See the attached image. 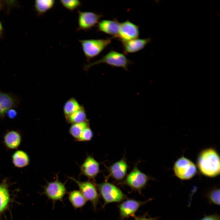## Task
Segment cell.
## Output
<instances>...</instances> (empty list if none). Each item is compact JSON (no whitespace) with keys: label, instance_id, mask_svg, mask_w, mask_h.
<instances>
[{"label":"cell","instance_id":"cell-1","mask_svg":"<svg viewBox=\"0 0 220 220\" xmlns=\"http://www.w3.org/2000/svg\"><path fill=\"white\" fill-rule=\"evenodd\" d=\"M196 165L200 173L209 178H215L220 174L219 154L214 148H210L202 150L198 155Z\"/></svg>","mask_w":220,"mask_h":220},{"label":"cell","instance_id":"cell-2","mask_svg":"<svg viewBox=\"0 0 220 220\" xmlns=\"http://www.w3.org/2000/svg\"><path fill=\"white\" fill-rule=\"evenodd\" d=\"M133 63V62L128 59L124 54L112 50L99 60L84 65L83 69L87 71L95 65L105 64L113 67L121 68L127 71L129 65Z\"/></svg>","mask_w":220,"mask_h":220},{"label":"cell","instance_id":"cell-3","mask_svg":"<svg viewBox=\"0 0 220 220\" xmlns=\"http://www.w3.org/2000/svg\"><path fill=\"white\" fill-rule=\"evenodd\" d=\"M96 186L100 196L104 200L102 208L109 204L120 203L127 199V196L119 188L107 181L96 184Z\"/></svg>","mask_w":220,"mask_h":220},{"label":"cell","instance_id":"cell-4","mask_svg":"<svg viewBox=\"0 0 220 220\" xmlns=\"http://www.w3.org/2000/svg\"><path fill=\"white\" fill-rule=\"evenodd\" d=\"M138 164H135L132 170L119 184L127 185L132 190L141 194L142 189L152 178L141 171L138 167Z\"/></svg>","mask_w":220,"mask_h":220},{"label":"cell","instance_id":"cell-5","mask_svg":"<svg viewBox=\"0 0 220 220\" xmlns=\"http://www.w3.org/2000/svg\"><path fill=\"white\" fill-rule=\"evenodd\" d=\"M113 37L106 39L79 40L87 62L99 55L111 42Z\"/></svg>","mask_w":220,"mask_h":220},{"label":"cell","instance_id":"cell-6","mask_svg":"<svg viewBox=\"0 0 220 220\" xmlns=\"http://www.w3.org/2000/svg\"><path fill=\"white\" fill-rule=\"evenodd\" d=\"M173 170L176 176L182 180L192 178L197 172L196 165L190 160L183 156L175 161Z\"/></svg>","mask_w":220,"mask_h":220},{"label":"cell","instance_id":"cell-7","mask_svg":"<svg viewBox=\"0 0 220 220\" xmlns=\"http://www.w3.org/2000/svg\"><path fill=\"white\" fill-rule=\"evenodd\" d=\"M69 178L77 184L79 191L87 200L91 203L94 210L96 211L100 198L96 183L89 180L81 181L74 177H69Z\"/></svg>","mask_w":220,"mask_h":220},{"label":"cell","instance_id":"cell-8","mask_svg":"<svg viewBox=\"0 0 220 220\" xmlns=\"http://www.w3.org/2000/svg\"><path fill=\"white\" fill-rule=\"evenodd\" d=\"M67 193L65 183L61 182L57 175L54 181L46 183L43 194L54 204L57 201H62Z\"/></svg>","mask_w":220,"mask_h":220},{"label":"cell","instance_id":"cell-9","mask_svg":"<svg viewBox=\"0 0 220 220\" xmlns=\"http://www.w3.org/2000/svg\"><path fill=\"white\" fill-rule=\"evenodd\" d=\"M78 27L76 31H86L97 25L103 16L102 14L91 11H82L78 9Z\"/></svg>","mask_w":220,"mask_h":220},{"label":"cell","instance_id":"cell-10","mask_svg":"<svg viewBox=\"0 0 220 220\" xmlns=\"http://www.w3.org/2000/svg\"><path fill=\"white\" fill-rule=\"evenodd\" d=\"M152 200L149 199L141 201L127 198L123 200L118 205L120 219L123 220L130 217L134 218L139 208Z\"/></svg>","mask_w":220,"mask_h":220},{"label":"cell","instance_id":"cell-11","mask_svg":"<svg viewBox=\"0 0 220 220\" xmlns=\"http://www.w3.org/2000/svg\"><path fill=\"white\" fill-rule=\"evenodd\" d=\"M129 166L125 157L108 167L107 169L108 173V178H112L120 184L124 179L127 175Z\"/></svg>","mask_w":220,"mask_h":220},{"label":"cell","instance_id":"cell-12","mask_svg":"<svg viewBox=\"0 0 220 220\" xmlns=\"http://www.w3.org/2000/svg\"><path fill=\"white\" fill-rule=\"evenodd\" d=\"M80 169V175H84L89 180L95 182L96 177L100 172V163L93 156L88 155Z\"/></svg>","mask_w":220,"mask_h":220},{"label":"cell","instance_id":"cell-13","mask_svg":"<svg viewBox=\"0 0 220 220\" xmlns=\"http://www.w3.org/2000/svg\"><path fill=\"white\" fill-rule=\"evenodd\" d=\"M139 27L128 20L120 23L118 35L117 38L121 42L138 38Z\"/></svg>","mask_w":220,"mask_h":220},{"label":"cell","instance_id":"cell-14","mask_svg":"<svg viewBox=\"0 0 220 220\" xmlns=\"http://www.w3.org/2000/svg\"><path fill=\"white\" fill-rule=\"evenodd\" d=\"M151 41V38H148L122 41L123 54L125 55L138 52L143 49Z\"/></svg>","mask_w":220,"mask_h":220},{"label":"cell","instance_id":"cell-15","mask_svg":"<svg viewBox=\"0 0 220 220\" xmlns=\"http://www.w3.org/2000/svg\"><path fill=\"white\" fill-rule=\"evenodd\" d=\"M119 23L117 20H104L100 21L97 25V31L102 32L117 38L120 27Z\"/></svg>","mask_w":220,"mask_h":220},{"label":"cell","instance_id":"cell-16","mask_svg":"<svg viewBox=\"0 0 220 220\" xmlns=\"http://www.w3.org/2000/svg\"><path fill=\"white\" fill-rule=\"evenodd\" d=\"M18 103V98L15 95L0 91V118L4 117L7 111L16 107Z\"/></svg>","mask_w":220,"mask_h":220},{"label":"cell","instance_id":"cell-17","mask_svg":"<svg viewBox=\"0 0 220 220\" xmlns=\"http://www.w3.org/2000/svg\"><path fill=\"white\" fill-rule=\"evenodd\" d=\"M22 140L20 134L18 131L11 130L7 132L3 137V142L8 149H15L20 145Z\"/></svg>","mask_w":220,"mask_h":220},{"label":"cell","instance_id":"cell-18","mask_svg":"<svg viewBox=\"0 0 220 220\" xmlns=\"http://www.w3.org/2000/svg\"><path fill=\"white\" fill-rule=\"evenodd\" d=\"M12 160L14 166L18 168L27 167L29 164L30 161L28 154L22 150H17L14 152L12 155Z\"/></svg>","mask_w":220,"mask_h":220},{"label":"cell","instance_id":"cell-19","mask_svg":"<svg viewBox=\"0 0 220 220\" xmlns=\"http://www.w3.org/2000/svg\"><path fill=\"white\" fill-rule=\"evenodd\" d=\"M68 196L69 202L75 209L82 208L86 203L87 200L79 190L71 191Z\"/></svg>","mask_w":220,"mask_h":220},{"label":"cell","instance_id":"cell-20","mask_svg":"<svg viewBox=\"0 0 220 220\" xmlns=\"http://www.w3.org/2000/svg\"><path fill=\"white\" fill-rule=\"evenodd\" d=\"M55 4L54 0H36L35 9L38 16L42 15L52 9Z\"/></svg>","mask_w":220,"mask_h":220},{"label":"cell","instance_id":"cell-21","mask_svg":"<svg viewBox=\"0 0 220 220\" xmlns=\"http://www.w3.org/2000/svg\"><path fill=\"white\" fill-rule=\"evenodd\" d=\"M65 117L66 122L71 124L88 121L83 107L81 109Z\"/></svg>","mask_w":220,"mask_h":220},{"label":"cell","instance_id":"cell-22","mask_svg":"<svg viewBox=\"0 0 220 220\" xmlns=\"http://www.w3.org/2000/svg\"><path fill=\"white\" fill-rule=\"evenodd\" d=\"M83 107L75 98H70L64 105L63 110L65 117L81 109Z\"/></svg>","mask_w":220,"mask_h":220},{"label":"cell","instance_id":"cell-23","mask_svg":"<svg viewBox=\"0 0 220 220\" xmlns=\"http://www.w3.org/2000/svg\"><path fill=\"white\" fill-rule=\"evenodd\" d=\"M10 197L6 182L0 184V213L7 207L9 201Z\"/></svg>","mask_w":220,"mask_h":220},{"label":"cell","instance_id":"cell-24","mask_svg":"<svg viewBox=\"0 0 220 220\" xmlns=\"http://www.w3.org/2000/svg\"><path fill=\"white\" fill-rule=\"evenodd\" d=\"M89 126V120L85 122L72 124L69 128V133L76 141L83 130Z\"/></svg>","mask_w":220,"mask_h":220},{"label":"cell","instance_id":"cell-25","mask_svg":"<svg viewBox=\"0 0 220 220\" xmlns=\"http://www.w3.org/2000/svg\"><path fill=\"white\" fill-rule=\"evenodd\" d=\"M206 197L210 204L216 205H220V189L215 187L208 191L205 194Z\"/></svg>","mask_w":220,"mask_h":220},{"label":"cell","instance_id":"cell-26","mask_svg":"<svg viewBox=\"0 0 220 220\" xmlns=\"http://www.w3.org/2000/svg\"><path fill=\"white\" fill-rule=\"evenodd\" d=\"M60 2L64 7L71 12L82 5L81 2L79 0H61Z\"/></svg>","mask_w":220,"mask_h":220},{"label":"cell","instance_id":"cell-27","mask_svg":"<svg viewBox=\"0 0 220 220\" xmlns=\"http://www.w3.org/2000/svg\"><path fill=\"white\" fill-rule=\"evenodd\" d=\"M93 137V133L89 126L86 127L83 130L76 141H89L92 139Z\"/></svg>","mask_w":220,"mask_h":220},{"label":"cell","instance_id":"cell-28","mask_svg":"<svg viewBox=\"0 0 220 220\" xmlns=\"http://www.w3.org/2000/svg\"><path fill=\"white\" fill-rule=\"evenodd\" d=\"M199 220H220V217L217 213H215L210 215H205L203 218Z\"/></svg>","mask_w":220,"mask_h":220},{"label":"cell","instance_id":"cell-29","mask_svg":"<svg viewBox=\"0 0 220 220\" xmlns=\"http://www.w3.org/2000/svg\"><path fill=\"white\" fill-rule=\"evenodd\" d=\"M134 218V220H158L159 217H150L146 214L142 216H135Z\"/></svg>","mask_w":220,"mask_h":220},{"label":"cell","instance_id":"cell-30","mask_svg":"<svg viewBox=\"0 0 220 220\" xmlns=\"http://www.w3.org/2000/svg\"><path fill=\"white\" fill-rule=\"evenodd\" d=\"M6 114L8 117L10 119L15 118L17 115V112L13 108L10 109L8 110Z\"/></svg>","mask_w":220,"mask_h":220},{"label":"cell","instance_id":"cell-31","mask_svg":"<svg viewBox=\"0 0 220 220\" xmlns=\"http://www.w3.org/2000/svg\"><path fill=\"white\" fill-rule=\"evenodd\" d=\"M3 31V26L1 23L0 21V36H1L2 34Z\"/></svg>","mask_w":220,"mask_h":220},{"label":"cell","instance_id":"cell-32","mask_svg":"<svg viewBox=\"0 0 220 220\" xmlns=\"http://www.w3.org/2000/svg\"><path fill=\"white\" fill-rule=\"evenodd\" d=\"M3 7V3L2 1L0 0V10L2 9Z\"/></svg>","mask_w":220,"mask_h":220}]
</instances>
